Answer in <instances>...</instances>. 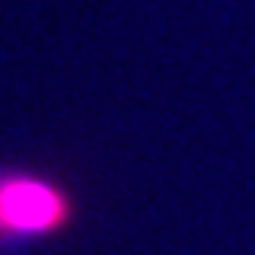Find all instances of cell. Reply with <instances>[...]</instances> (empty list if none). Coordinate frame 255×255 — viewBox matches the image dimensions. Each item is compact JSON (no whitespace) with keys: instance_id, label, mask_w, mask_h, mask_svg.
I'll list each match as a JSON object with an SVG mask.
<instances>
[{"instance_id":"1","label":"cell","mask_w":255,"mask_h":255,"mask_svg":"<svg viewBox=\"0 0 255 255\" xmlns=\"http://www.w3.org/2000/svg\"><path fill=\"white\" fill-rule=\"evenodd\" d=\"M74 220V201L58 182L38 175H0V243L61 233Z\"/></svg>"}]
</instances>
